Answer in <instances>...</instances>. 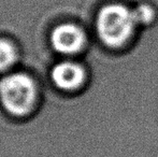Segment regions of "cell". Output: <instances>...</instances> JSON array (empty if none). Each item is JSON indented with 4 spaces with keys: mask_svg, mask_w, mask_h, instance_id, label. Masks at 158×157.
I'll use <instances>...</instances> for the list:
<instances>
[{
    "mask_svg": "<svg viewBox=\"0 0 158 157\" xmlns=\"http://www.w3.org/2000/svg\"><path fill=\"white\" fill-rule=\"evenodd\" d=\"M95 26L98 38L110 50H119L126 46L139 27L133 9L116 2L108 3L100 9Z\"/></svg>",
    "mask_w": 158,
    "mask_h": 157,
    "instance_id": "6da1fadb",
    "label": "cell"
},
{
    "mask_svg": "<svg viewBox=\"0 0 158 157\" xmlns=\"http://www.w3.org/2000/svg\"><path fill=\"white\" fill-rule=\"evenodd\" d=\"M35 99L37 88L27 74L17 72L0 80V102L12 115H27L32 110Z\"/></svg>",
    "mask_w": 158,
    "mask_h": 157,
    "instance_id": "7a4b0ae2",
    "label": "cell"
},
{
    "mask_svg": "<svg viewBox=\"0 0 158 157\" xmlns=\"http://www.w3.org/2000/svg\"><path fill=\"white\" fill-rule=\"evenodd\" d=\"M86 34L80 26L64 23L56 26L51 34V44L57 53L63 55H75L86 45Z\"/></svg>",
    "mask_w": 158,
    "mask_h": 157,
    "instance_id": "3957f363",
    "label": "cell"
},
{
    "mask_svg": "<svg viewBox=\"0 0 158 157\" xmlns=\"http://www.w3.org/2000/svg\"><path fill=\"white\" fill-rule=\"evenodd\" d=\"M55 86L64 92H75L85 83L86 72L82 65L64 60L58 63L51 72Z\"/></svg>",
    "mask_w": 158,
    "mask_h": 157,
    "instance_id": "277c9868",
    "label": "cell"
},
{
    "mask_svg": "<svg viewBox=\"0 0 158 157\" xmlns=\"http://www.w3.org/2000/svg\"><path fill=\"white\" fill-rule=\"evenodd\" d=\"M133 13L139 27H151L157 19V11L150 3H140L133 8Z\"/></svg>",
    "mask_w": 158,
    "mask_h": 157,
    "instance_id": "5b68a950",
    "label": "cell"
},
{
    "mask_svg": "<svg viewBox=\"0 0 158 157\" xmlns=\"http://www.w3.org/2000/svg\"><path fill=\"white\" fill-rule=\"evenodd\" d=\"M16 60V51L13 44L6 39H0V72L10 69Z\"/></svg>",
    "mask_w": 158,
    "mask_h": 157,
    "instance_id": "8992f818",
    "label": "cell"
}]
</instances>
